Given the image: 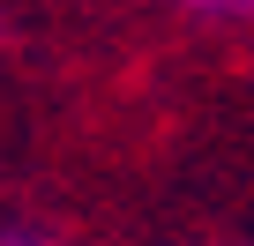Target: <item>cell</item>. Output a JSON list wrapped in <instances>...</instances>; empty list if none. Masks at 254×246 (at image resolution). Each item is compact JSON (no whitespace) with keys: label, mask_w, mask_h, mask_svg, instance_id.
Here are the masks:
<instances>
[{"label":"cell","mask_w":254,"mask_h":246,"mask_svg":"<svg viewBox=\"0 0 254 246\" xmlns=\"http://www.w3.org/2000/svg\"><path fill=\"white\" fill-rule=\"evenodd\" d=\"M194 23H254V0H180Z\"/></svg>","instance_id":"cell-1"},{"label":"cell","mask_w":254,"mask_h":246,"mask_svg":"<svg viewBox=\"0 0 254 246\" xmlns=\"http://www.w3.org/2000/svg\"><path fill=\"white\" fill-rule=\"evenodd\" d=\"M0 246H67V239H53V231H30V224H15V231H0Z\"/></svg>","instance_id":"cell-2"},{"label":"cell","mask_w":254,"mask_h":246,"mask_svg":"<svg viewBox=\"0 0 254 246\" xmlns=\"http://www.w3.org/2000/svg\"><path fill=\"white\" fill-rule=\"evenodd\" d=\"M0 38H8V15H0Z\"/></svg>","instance_id":"cell-3"}]
</instances>
